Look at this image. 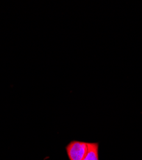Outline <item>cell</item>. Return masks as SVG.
Wrapping results in <instances>:
<instances>
[{
	"label": "cell",
	"mask_w": 142,
	"mask_h": 160,
	"mask_svg": "<svg viewBox=\"0 0 142 160\" xmlns=\"http://www.w3.org/2000/svg\"><path fill=\"white\" fill-rule=\"evenodd\" d=\"M88 150L83 160H99V143L87 142Z\"/></svg>",
	"instance_id": "7a4b0ae2"
},
{
	"label": "cell",
	"mask_w": 142,
	"mask_h": 160,
	"mask_svg": "<svg viewBox=\"0 0 142 160\" xmlns=\"http://www.w3.org/2000/svg\"><path fill=\"white\" fill-rule=\"evenodd\" d=\"M87 142L72 140L66 146V151L69 160H83L87 152Z\"/></svg>",
	"instance_id": "6da1fadb"
}]
</instances>
